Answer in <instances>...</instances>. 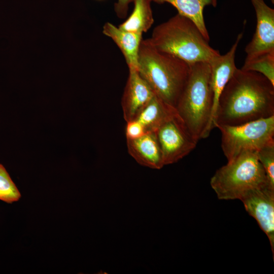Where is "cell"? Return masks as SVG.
Here are the masks:
<instances>
[{"mask_svg": "<svg viewBox=\"0 0 274 274\" xmlns=\"http://www.w3.org/2000/svg\"><path fill=\"white\" fill-rule=\"evenodd\" d=\"M274 116V85L262 74L236 68L221 92L214 126L237 125Z\"/></svg>", "mask_w": 274, "mask_h": 274, "instance_id": "cell-1", "label": "cell"}, {"mask_svg": "<svg viewBox=\"0 0 274 274\" xmlns=\"http://www.w3.org/2000/svg\"><path fill=\"white\" fill-rule=\"evenodd\" d=\"M138 71L156 96L176 108L187 82L190 64L158 50L147 39L142 40L140 46Z\"/></svg>", "mask_w": 274, "mask_h": 274, "instance_id": "cell-2", "label": "cell"}, {"mask_svg": "<svg viewBox=\"0 0 274 274\" xmlns=\"http://www.w3.org/2000/svg\"><path fill=\"white\" fill-rule=\"evenodd\" d=\"M176 109L197 142L208 137L213 123V92L209 62L190 64L189 76Z\"/></svg>", "mask_w": 274, "mask_h": 274, "instance_id": "cell-3", "label": "cell"}, {"mask_svg": "<svg viewBox=\"0 0 274 274\" xmlns=\"http://www.w3.org/2000/svg\"><path fill=\"white\" fill-rule=\"evenodd\" d=\"M148 39L158 50L174 55L189 64L209 62L220 54L210 46L192 20L178 13L156 26Z\"/></svg>", "mask_w": 274, "mask_h": 274, "instance_id": "cell-4", "label": "cell"}, {"mask_svg": "<svg viewBox=\"0 0 274 274\" xmlns=\"http://www.w3.org/2000/svg\"><path fill=\"white\" fill-rule=\"evenodd\" d=\"M210 185L218 198L222 200H240L252 189L271 186L257 152H245L228 161L212 177Z\"/></svg>", "mask_w": 274, "mask_h": 274, "instance_id": "cell-5", "label": "cell"}, {"mask_svg": "<svg viewBox=\"0 0 274 274\" xmlns=\"http://www.w3.org/2000/svg\"><path fill=\"white\" fill-rule=\"evenodd\" d=\"M221 148L227 161L247 152H257L274 141V116L237 125H219Z\"/></svg>", "mask_w": 274, "mask_h": 274, "instance_id": "cell-6", "label": "cell"}, {"mask_svg": "<svg viewBox=\"0 0 274 274\" xmlns=\"http://www.w3.org/2000/svg\"><path fill=\"white\" fill-rule=\"evenodd\" d=\"M164 165L176 163L190 153L198 143L189 133L177 112L154 131Z\"/></svg>", "mask_w": 274, "mask_h": 274, "instance_id": "cell-7", "label": "cell"}, {"mask_svg": "<svg viewBox=\"0 0 274 274\" xmlns=\"http://www.w3.org/2000/svg\"><path fill=\"white\" fill-rule=\"evenodd\" d=\"M240 200L247 212L266 235L274 255V188L266 185L251 190Z\"/></svg>", "mask_w": 274, "mask_h": 274, "instance_id": "cell-8", "label": "cell"}, {"mask_svg": "<svg viewBox=\"0 0 274 274\" xmlns=\"http://www.w3.org/2000/svg\"><path fill=\"white\" fill-rule=\"evenodd\" d=\"M251 1L255 11L257 24L251 41L245 48L244 63L274 52V9L264 0Z\"/></svg>", "mask_w": 274, "mask_h": 274, "instance_id": "cell-9", "label": "cell"}, {"mask_svg": "<svg viewBox=\"0 0 274 274\" xmlns=\"http://www.w3.org/2000/svg\"><path fill=\"white\" fill-rule=\"evenodd\" d=\"M154 95L138 71L129 69L128 79L121 98L125 121L134 120Z\"/></svg>", "mask_w": 274, "mask_h": 274, "instance_id": "cell-10", "label": "cell"}, {"mask_svg": "<svg viewBox=\"0 0 274 274\" xmlns=\"http://www.w3.org/2000/svg\"><path fill=\"white\" fill-rule=\"evenodd\" d=\"M243 36V33L238 35L234 43L226 54H220L213 57L209 62L213 92V125L220 94L237 68L235 63V53Z\"/></svg>", "mask_w": 274, "mask_h": 274, "instance_id": "cell-11", "label": "cell"}, {"mask_svg": "<svg viewBox=\"0 0 274 274\" xmlns=\"http://www.w3.org/2000/svg\"><path fill=\"white\" fill-rule=\"evenodd\" d=\"M126 141L128 153L138 163L156 169L164 166L161 149L154 132H147L139 138Z\"/></svg>", "mask_w": 274, "mask_h": 274, "instance_id": "cell-12", "label": "cell"}, {"mask_svg": "<svg viewBox=\"0 0 274 274\" xmlns=\"http://www.w3.org/2000/svg\"><path fill=\"white\" fill-rule=\"evenodd\" d=\"M102 32L118 46L125 58L128 69L138 70L143 34L123 30L109 22L104 24Z\"/></svg>", "mask_w": 274, "mask_h": 274, "instance_id": "cell-13", "label": "cell"}, {"mask_svg": "<svg viewBox=\"0 0 274 274\" xmlns=\"http://www.w3.org/2000/svg\"><path fill=\"white\" fill-rule=\"evenodd\" d=\"M176 112L175 108L155 95L134 120L143 126L146 132H154Z\"/></svg>", "mask_w": 274, "mask_h": 274, "instance_id": "cell-14", "label": "cell"}, {"mask_svg": "<svg viewBox=\"0 0 274 274\" xmlns=\"http://www.w3.org/2000/svg\"><path fill=\"white\" fill-rule=\"evenodd\" d=\"M158 4L167 3L174 7L178 14L192 20L204 38L209 41L210 36L203 17L206 6L212 5V0H151Z\"/></svg>", "mask_w": 274, "mask_h": 274, "instance_id": "cell-15", "label": "cell"}, {"mask_svg": "<svg viewBox=\"0 0 274 274\" xmlns=\"http://www.w3.org/2000/svg\"><path fill=\"white\" fill-rule=\"evenodd\" d=\"M134 9L129 17L118 27L124 30L143 33L154 23L151 0H133Z\"/></svg>", "mask_w": 274, "mask_h": 274, "instance_id": "cell-16", "label": "cell"}, {"mask_svg": "<svg viewBox=\"0 0 274 274\" xmlns=\"http://www.w3.org/2000/svg\"><path fill=\"white\" fill-rule=\"evenodd\" d=\"M241 69L260 73L274 85V52L266 54L249 63H244Z\"/></svg>", "mask_w": 274, "mask_h": 274, "instance_id": "cell-17", "label": "cell"}, {"mask_svg": "<svg viewBox=\"0 0 274 274\" xmlns=\"http://www.w3.org/2000/svg\"><path fill=\"white\" fill-rule=\"evenodd\" d=\"M21 193L5 167L0 164V200L8 203L17 201Z\"/></svg>", "mask_w": 274, "mask_h": 274, "instance_id": "cell-18", "label": "cell"}, {"mask_svg": "<svg viewBox=\"0 0 274 274\" xmlns=\"http://www.w3.org/2000/svg\"><path fill=\"white\" fill-rule=\"evenodd\" d=\"M257 154L269 184L274 187V141L259 149Z\"/></svg>", "mask_w": 274, "mask_h": 274, "instance_id": "cell-19", "label": "cell"}, {"mask_svg": "<svg viewBox=\"0 0 274 274\" xmlns=\"http://www.w3.org/2000/svg\"><path fill=\"white\" fill-rule=\"evenodd\" d=\"M146 133L143 126L136 120L126 122L125 135L126 140L139 138Z\"/></svg>", "mask_w": 274, "mask_h": 274, "instance_id": "cell-20", "label": "cell"}, {"mask_svg": "<svg viewBox=\"0 0 274 274\" xmlns=\"http://www.w3.org/2000/svg\"><path fill=\"white\" fill-rule=\"evenodd\" d=\"M133 0H117L115 4V11L117 15L121 18L126 17L129 5L133 2Z\"/></svg>", "mask_w": 274, "mask_h": 274, "instance_id": "cell-21", "label": "cell"}, {"mask_svg": "<svg viewBox=\"0 0 274 274\" xmlns=\"http://www.w3.org/2000/svg\"><path fill=\"white\" fill-rule=\"evenodd\" d=\"M217 0H212V5L214 7H216V6H217Z\"/></svg>", "mask_w": 274, "mask_h": 274, "instance_id": "cell-22", "label": "cell"}, {"mask_svg": "<svg viewBox=\"0 0 274 274\" xmlns=\"http://www.w3.org/2000/svg\"><path fill=\"white\" fill-rule=\"evenodd\" d=\"M271 1H272V3H273V1H274V0H271Z\"/></svg>", "mask_w": 274, "mask_h": 274, "instance_id": "cell-23", "label": "cell"}]
</instances>
